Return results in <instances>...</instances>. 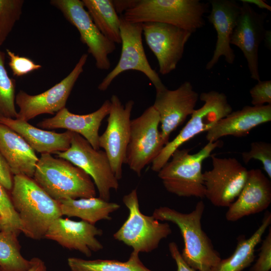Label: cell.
<instances>
[{
	"mask_svg": "<svg viewBox=\"0 0 271 271\" xmlns=\"http://www.w3.org/2000/svg\"><path fill=\"white\" fill-rule=\"evenodd\" d=\"M11 200L20 219L21 232L33 239L44 238L53 222L62 216L59 201L27 176H14Z\"/></svg>",
	"mask_w": 271,
	"mask_h": 271,
	"instance_id": "cell-1",
	"label": "cell"
},
{
	"mask_svg": "<svg viewBox=\"0 0 271 271\" xmlns=\"http://www.w3.org/2000/svg\"><path fill=\"white\" fill-rule=\"evenodd\" d=\"M243 162L247 164L251 159L260 161L269 179L271 178V144L255 142L250 144V150L241 153Z\"/></svg>",
	"mask_w": 271,
	"mask_h": 271,
	"instance_id": "cell-33",
	"label": "cell"
},
{
	"mask_svg": "<svg viewBox=\"0 0 271 271\" xmlns=\"http://www.w3.org/2000/svg\"><path fill=\"white\" fill-rule=\"evenodd\" d=\"M13 174L4 157L0 153V184L6 190H12L13 185Z\"/></svg>",
	"mask_w": 271,
	"mask_h": 271,
	"instance_id": "cell-37",
	"label": "cell"
},
{
	"mask_svg": "<svg viewBox=\"0 0 271 271\" xmlns=\"http://www.w3.org/2000/svg\"><path fill=\"white\" fill-rule=\"evenodd\" d=\"M2 219L0 217V230H2Z\"/></svg>",
	"mask_w": 271,
	"mask_h": 271,
	"instance_id": "cell-42",
	"label": "cell"
},
{
	"mask_svg": "<svg viewBox=\"0 0 271 271\" xmlns=\"http://www.w3.org/2000/svg\"><path fill=\"white\" fill-rule=\"evenodd\" d=\"M209 3L211 9L207 19L216 32L217 40L213 56L206 65L208 70L221 57L228 64L234 63L235 55L230 46V38L241 10V5L234 0H211Z\"/></svg>",
	"mask_w": 271,
	"mask_h": 271,
	"instance_id": "cell-19",
	"label": "cell"
},
{
	"mask_svg": "<svg viewBox=\"0 0 271 271\" xmlns=\"http://www.w3.org/2000/svg\"><path fill=\"white\" fill-rule=\"evenodd\" d=\"M32 263L30 268L27 271H46V266L44 262L40 258L33 257L32 259Z\"/></svg>",
	"mask_w": 271,
	"mask_h": 271,
	"instance_id": "cell-40",
	"label": "cell"
},
{
	"mask_svg": "<svg viewBox=\"0 0 271 271\" xmlns=\"http://www.w3.org/2000/svg\"><path fill=\"white\" fill-rule=\"evenodd\" d=\"M120 31L122 46L119 59L98 85V89L105 91L114 79L128 70L138 71L145 74L154 85L156 91L166 87L147 58L143 45V23L128 22L121 15Z\"/></svg>",
	"mask_w": 271,
	"mask_h": 271,
	"instance_id": "cell-9",
	"label": "cell"
},
{
	"mask_svg": "<svg viewBox=\"0 0 271 271\" xmlns=\"http://www.w3.org/2000/svg\"><path fill=\"white\" fill-rule=\"evenodd\" d=\"M270 120L271 104L244 106L219 120L207 131L206 138L208 142H214L227 136L244 137L252 128Z\"/></svg>",
	"mask_w": 271,
	"mask_h": 271,
	"instance_id": "cell-22",
	"label": "cell"
},
{
	"mask_svg": "<svg viewBox=\"0 0 271 271\" xmlns=\"http://www.w3.org/2000/svg\"><path fill=\"white\" fill-rule=\"evenodd\" d=\"M199 97L204 104L194 110L191 118L179 134L164 146L152 163L151 169L153 171L158 172L170 160L173 153L183 144L197 134L208 131L219 120L232 111L227 96L223 93L211 90L202 92Z\"/></svg>",
	"mask_w": 271,
	"mask_h": 271,
	"instance_id": "cell-7",
	"label": "cell"
},
{
	"mask_svg": "<svg viewBox=\"0 0 271 271\" xmlns=\"http://www.w3.org/2000/svg\"><path fill=\"white\" fill-rule=\"evenodd\" d=\"M143 34L158 60L159 72L165 75L176 68L192 33L170 24L147 22L143 23Z\"/></svg>",
	"mask_w": 271,
	"mask_h": 271,
	"instance_id": "cell-15",
	"label": "cell"
},
{
	"mask_svg": "<svg viewBox=\"0 0 271 271\" xmlns=\"http://www.w3.org/2000/svg\"><path fill=\"white\" fill-rule=\"evenodd\" d=\"M6 51L10 60L9 65L14 76H22L42 67L28 57L20 56L8 49Z\"/></svg>",
	"mask_w": 271,
	"mask_h": 271,
	"instance_id": "cell-34",
	"label": "cell"
},
{
	"mask_svg": "<svg viewBox=\"0 0 271 271\" xmlns=\"http://www.w3.org/2000/svg\"><path fill=\"white\" fill-rule=\"evenodd\" d=\"M33 179L53 199L96 197L95 186L90 177L69 161L54 158L51 154H41Z\"/></svg>",
	"mask_w": 271,
	"mask_h": 271,
	"instance_id": "cell-3",
	"label": "cell"
},
{
	"mask_svg": "<svg viewBox=\"0 0 271 271\" xmlns=\"http://www.w3.org/2000/svg\"><path fill=\"white\" fill-rule=\"evenodd\" d=\"M84 7L100 32L115 44H121L120 17L111 0H82Z\"/></svg>",
	"mask_w": 271,
	"mask_h": 271,
	"instance_id": "cell-27",
	"label": "cell"
},
{
	"mask_svg": "<svg viewBox=\"0 0 271 271\" xmlns=\"http://www.w3.org/2000/svg\"><path fill=\"white\" fill-rule=\"evenodd\" d=\"M209 6L200 0H136L121 16L131 23H165L193 33L204 26Z\"/></svg>",
	"mask_w": 271,
	"mask_h": 271,
	"instance_id": "cell-4",
	"label": "cell"
},
{
	"mask_svg": "<svg viewBox=\"0 0 271 271\" xmlns=\"http://www.w3.org/2000/svg\"><path fill=\"white\" fill-rule=\"evenodd\" d=\"M156 92L152 106L159 114L161 137L165 145L171 133L195 110L199 94L189 81L184 82L174 90L165 87Z\"/></svg>",
	"mask_w": 271,
	"mask_h": 271,
	"instance_id": "cell-16",
	"label": "cell"
},
{
	"mask_svg": "<svg viewBox=\"0 0 271 271\" xmlns=\"http://www.w3.org/2000/svg\"><path fill=\"white\" fill-rule=\"evenodd\" d=\"M24 3L23 0H0V46L20 19Z\"/></svg>",
	"mask_w": 271,
	"mask_h": 271,
	"instance_id": "cell-31",
	"label": "cell"
},
{
	"mask_svg": "<svg viewBox=\"0 0 271 271\" xmlns=\"http://www.w3.org/2000/svg\"><path fill=\"white\" fill-rule=\"evenodd\" d=\"M160 123L159 114L152 105L140 116L131 119L125 164L138 176L165 146L159 130Z\"/></svg>",
	"mask_w": 271,
	"mask_h": 271,
	"instance_id": "cell-8",
	"label": "cell"
},
{
	"mask_svg": "<svg viewBox=\"0 0 271 271\" xmlns=\"http://www.w3.org/2000/svg\"><path fill=\"white\" fill-rule=\"evenodd\" d=\"M122 202L128 210V216L113 236L131 247L132 251L139 253L150 252L158 248L162 239L172 233L168 223L160 222L153 215L142 213L137 189L123 196Z\"/></svg>",
	"mask_w": 271,
	"mask_h": 271,
	"instance_id": "cell-6",
	"label": "cell"
},
{
	"mask_svg": "<svg viewBox=\"0 0 271 271\" xmlns=\"http://www.w3.org/2000/svg\"><path fill=\"white\" fill-rule=\"evenodd\" d=\"M102 234L101 229L87 222L75 221L60 217L50 225L44 238L55 241L67 249L79 251L90 257L92 252L103 248L102 244L96 238Z\"/></svg>",
	"mask_w": 271,
	"mask_h": 271,
	"instance_id": "cell-18",
	"label": "cell"
},
{
	"mask_svg": "<svg viewBox=\"0 0 271 271\" xmlns=\"http://www.w3.org/2000/svg\"><path fill=\"white\" fill-rule=\"evenodd\" d=\"M237 24L230 38V44L238 47L246 60L250 77L260 80L258 69V49L264 40L266 30L267 14L259 13L250 5L241 2Z\"/></svg>",
	"mask_w": 271,
	"mask_h": 271,
	"instance_id": "cell-17",
	"label": "cell"
},
{
	"mask_svg": "<svg viewBox=\"0 0 271 271\" xmlns=\"http://www.w3.org/2000/svg\"><path fill=\"white\" fill-rule=\"evenodd\" d=\"M271 268V229L260 247L258 257L249 271H269Z\"/></svg>",
	"mask_w": 271,
	"mask_h": 271,
	"instance_id": "cell-36",
	"label": "cell"
},
{
	"mask_svg": "<svg viewBox=\"0 0 271 271\" xmlns=\"http://www.w3.org/2000/svg\"><path fill=\"white\" fill-rule=\"evenodd\" d=\"M71 271H153L142 262L139 253L132 251L126 261L113 259L86 260L70 257L67 259Z\"/></svg>",
	"mask_w": 271,
	"mask_h": 271,
	"instance_id": "cell-28",
	"label": "cell"
},
{
	"mask_svg": "<svg viewBox=\"0 0 271 271\" xmlns=\"http://www.w3.org/2000/svg\"><path fill=\"white\" fill-rule=\"evenodd\" d=\"M168 247L171 255L176 263L177 271H197L185 261L175 242L169 243Z\"/></svg>",
	"mask_w": 271,
	"mask_h": 271,
	"instance_id": "cell-38",
	"label": "cell"
},
{
	"mask_svg": "<svg viewBox=\"0 0 271 271\" xmlns=\"http://www.w3.org/2000/svg\"><path fill=\"white\" fill-rule=\"evenodd\" d=\"M87 59L88 54H82L67 76L42 93L32 95L20 90L15 99V102L20 108L17 119L28 121L41 114H53L65 107L67 100L83 71Z\"/></svg>",
	"mask_w": 271,
	"mask_h": 271,
	"instance_id": "cell-14",
	"label": "cell"
},
{
	"mask_svg": "<svg viewBox=\"0 0 271 271\" xmlns=\"http://www.w3.org/2000/svg\"><path fill=\"white\" fill-rule=\"evenodd\" d=\"M223 145L221 140L208 142L194 154H190L189 149L176 150L158 172L166 190L179 197H205L202 163L214 150Z\"/></svg>",
	"mask_w": 271,
	"mask_h": 271,
	"instance_id": "cell-5",
	"label": "cell"
},
{
	"mask_svg": "<svg viewBox=\"0 0 271 271\" xmlns=\"http://www.w3.org/2000/svg\"><path fill=\"white\" fill-rule=\"evenodd\" d=\"M0 217L2 219V230L9 229L18 233L21 232V223L11 198L6 189L0 184Z\"/></svg>",
	"mask_w": 271,
	"mask_h": 271,
	"instance_id": "cell-32",
	"label": "cell"
},
{
	"mask_svg": "<svg viewBox=\"0 0 271 271\" xmlns=\"http://www.w3.org/2000/svg\"><path fill=\"white\" fill-rule=\"evenodd\" d=\"M241 2L246 3L250 5H255L259 9H266L271 11V7L263 0H241Z\"/></svg>",
	"mask_w": 271,
	"mask_h": 271,
	"instance_id": "cell-41",
	"label": "cell"
},
{
	"mask_svg": "<svg viewBox=\"0 0 271 271\" xmlns=\"http://www.w3.org/2000/svg\"><path fill=\"white\" fill-rule=\"evenodd\" d=\"M104 132L99 138V146L104 150L112 171L118 180L122 178V165L130 135V116L134 104L129 100L123 105L118 97L112 95Z\"/></svg>",
	"mask_w": 271,
	"mask_h": 271,
	"instance_id": "cell-13",
	"label": "cell"
},
{
	"mask_svg": "<svg viewBox=\"0 0 271 271\" xmlns=\"http://www.w3.org/2000/svg\"><path fill=\"white\" fill-rule=\"evenodd\" d=\"M19 234L12 230H0V268L2 271H27L32 265V259H26L21 253Z\"/></svg>",
	"mask_w": 271,
	"mask_h": 271,
	"instance_id": "cell-29",
	"label": "cell"
},
{
	"mask_svg": "<svg viewBox=\"0 0 271 271\" xmlns=\"http://www.w3.org/2000/svg\"><path fill=\"white\" fill-rule=\"evenodd\" d=\"M50 4L63 14L78 31L80 40L94 58L96 67L108 70L110 67L108 55L116 49L115 44L106 38L93 23L80 0H52Z\"/></svg>",
	"mask_w": 271,
	"mask_h": 271,
	"instance_id": "cell-12",
	"label": "cell"
},
{
	"mask_svg": "<svg viewBox=\"0 0 271 271\" xmlns=\"http://www.w3.org/2000/svg\"><path fill=\"white\" fill-rule=\"evenodd\" d=\"M271 203V182L259 169L248 171L244 187L236 200L228 207L225 217L236 221L261 212Z\"/></svg>",
	"mask_w": 271,
	"mask_h": 271,
	"instance_id": "cell-20",
	"label": "cell"
},
{
	"mask_svg": "<svg viewBox=\"0 0 271 271\" xmlns=\"http://www.w3.org/2000/svg\"><path fill=\"white\" fill-rule=\"evenodd\" d=\"M0 271H2V270L1 269V268H0Z\"/></svg>",
	"mask_w": 271,
	"mask_h": 271,
	"instance_id": "cell-43",
	"label": "cell"
},
{
	"mask_svg": "<svg viewBox=\"0 0 271 271\" xmlns=\"http://www.w3.org/2000/svg\"><path fill=\"white\" fill-rule=\"evenodd\" d=\"M210 157L212 168L203 173L205 196L215 206L228 207L244 187L248 170L235 158Z\"/></svg>",
	"mask_w": 271,
	"mask_h": 271,
	"instance_id": "cell-11",
	"label": "cell"
},
{
	"mask_svg": "<svg viewBox=\"0 0 271 271\" xmlns=\"http://www.w3.org/2000/svg\"><path fill=\"white\" fill-rule=\"evenodd\" d=\"M55 154L58 158L69 161L87 173L93 180L101 199L109 201L110 191L118 189V180L105 152L94 149L80 134L74 132L69 148Z\"/></svg>",
	"mask_w": 271,
	"mask_h": 271,
	"instance_id": "cell-10",
	"label": "cell"
},
{
	"mask_svg": "<svg viewBox=\"0 0 271 271\" xmlns=\"http://www.w3.org/2000/svg\"><path fill=\"white\" fill-rule=\"evenodd\" d=\"M62 216L75 217L94 225L102 220H110V214L120 205L99 197L66 199L59 201Z\"/></svg>",
	"mask_w": 271,
	"mask_h": 271,
	"instance_id": "cell-26",
	"label": "cell"
},
{
	"mask_svg": "<svg viewBox=\"0 0 271 271\" xmlns=\"http://www.w3.org/2000/svg\"><path fill=\"white\" fill-rule=\"evenodd\" d=\"M16 81L8 75L5 66V53L0 50V117L17 118Z\"/></svg>",
	"mask_w": 271,
	"mask_h": 271,
	"instance_id": "cell-30",
	"label": "cell"
},
{
	"mask_svg": "<svg viewBox=\"0 0 271 271\" xmlns=\"http://www.w3.org/2000/svg\"><path fill=\"white\" fill-rule=\"evenodd\" d=\"M0 153L14 176L33 178L39 160L35 151L18 133L0 123Z\"/></svg>",
	"mask_w": 271,
	"mask_h": 271,
	"instance_id": "cell-24",
	"label": "cell"
},
{
	"mask_svg": "<svg viewBox=\"0 0 271 271\" xmlns=\"http://www.w3.org/2000/svg\"><path fill=\"white\" fill-rule=\"evenodd\" d=\"M110 108L109 100H106L96 111L87 114H76L64 107L50 118L37 124L46 129L65 128L78 133L86 140L95 150H99V129L102 121L108 115Z\"/></svg>",
	"mask_w": 271,
	"mask_h": 271,
	"instance_id": "cell-21",
	"label": "cell"
},
{
	"mask_svg": "<svg viewBox=\"0 0 271 271\" xmlns=\"http://www.w3.org/2000/svg\"><path fill=\"white\" fill-rule=\"evenodd\" d=\"M270 223L271 213L266 211L260 225L253 234L248 238L239 236L233 253L228 258L221 259L212 271H242L248 267L254 259L256 246Z\"/></svg>",
	"mask_w": 271,
	"mask_h": 271,
	"instance_id": "cell-25",
	"label": "cell"
},
{
	"mask_svg": "<svg viewBox=\"0 0 271 271\" xmlns=\"http://www.w3.org/2000/svg\"><path fill=\"white\" fill-rule=\"evenodd\" d=\"M204 209L205 204L201 200L189 213L161 206L156 208L152 215L159 221H170L178 227L184 242L181 255L190 266L198 271H212L221 258L202 229Z\"/></svg>",
	"mask_w": 271,
	"mask_h": 271,
	"instance_id": "cell-2",
	"label": "cell"
},
{
	"mask_svg": "<svg viewBox=\"0 0 271 271\" xmlns=\"http://www.w3.org/2000/svg\"><path fill=\"white\" fill-rule=\"evenodd\" d=\"M253 106L271 104V81H259L249 90Z\"/></svg>",
	"mask_w": 271,
	"mask_h": 271,
	"instance_id": "cell-35",
	"label": "cell"
},
{
	"mask_svg": "<svg viewBox=\"0 0 271 271\" xmlns=\"http://www.w3.org/2000/svg\"><path fill=\"white\" fill-rule=\"evenodd\" d=\"M0 123L18 133L34 151L41 154L66 151L74 133L69 130L63 133L45 130L17 118L0 117Z\"/></svg>",
	"mask_w": 271,
	"mask_h": 271,
	"instance_id": "cell-23",
	"label": "cell"
},
{
	"mask_svg": "<svg viewBox=\"0 0 271 271\" xmlns=\"http://www.w3.org/2000/svg\"><path fill=\"white\" fill-rule=\"evenodd\" d=\"M136 0L129 1H112V3L117 13L121 14L130 9L135 3Z\"/></svg>",
	"mask_w": 271,
	"mask_h": 271,
	"instance_id": "cell-39",
	"label": "cell"
}]
</instances>
